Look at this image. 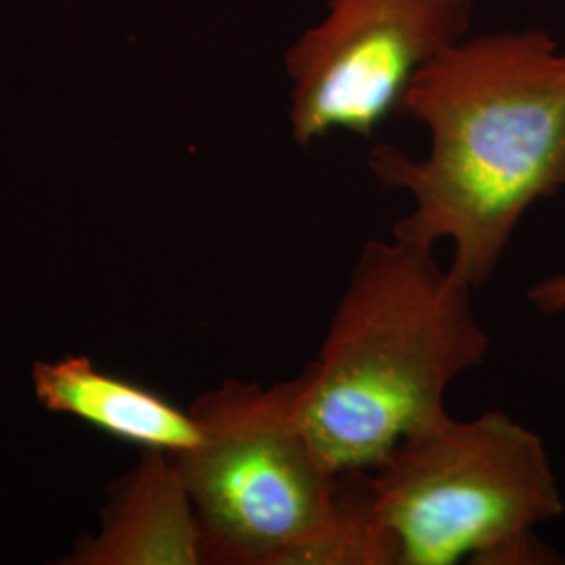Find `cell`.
Segmentation results:
<instances>
[{
	"label": "cell",
	"mask_w": 565,
	"mask_h": 565,
	"mask_svg": "<svg viewBox=\"0 0 565 565\" xmlns=\"http://www.w3.org/2000/svg\"><path fill=\"white\" fill-rule=\"evenodd\" d=\"M32 384L46 411L72 415L145 450L179 455L203 443L202 424L191 408L184 411L153 390L109 375L86 356L34 364Z\"/></svg>",
	"instance_id": "cell-7"
},
{
	"label": "cell",
	"mask_w": 565,
	"mask_h": 565,
	"mask_svg": "<svg viewBox=\"0 0 565 565\" xmlns=\"http://www.w3.org/2000/svg\"><path fill=\"white\" fill-rule=\"evenodd\" d=\"M298 375L228 380L191 404L203 443L170 455L195 507L203 564L396 565L366 469L338 473L298 411Z\"/></svg>",
	"instance_id": "cell-3"
},
{
	"label": "cell",
	"mask_w": 565,
	"mask_h": 565,
	"mask_svg": "<svg viewBox=\"0 0 565 565\" xmlns=\"http://www.w3.org/2000/svg\"><path fill=\"white\" fill-rule=\"evenodd\" d=\"M61 564H203L195 507L177 461L147 450L111 494L102 530L82 536Z\"/></svg>",
	"instance_id": "cell-6"
},
{
	"label": "cell",
	"mask_w": 565,
	"mask_h": 565,
	"mask_svg": "<svg viewBox=\"0 0 565 565\" xmlns=\"http://www.w3.org/2000/svg\"><path fill=\"white\" fill-rule=\"evenodd\" d=\"M369 503L396 565L551 564L536 525L564 513L541 436L507 413L448 411L366 469Z\"/></svg>",
	"instance_id": "cell-4"
},
{
	"label": "cell",
	"mask_w": 565,
	"mask_h": 565,
	"mask_svg": "<svg viewBox=\"0 0 565 565\" xmlns=\"http://www.w3.org/2000/svg\"><path fill=\"white\" fill-rule=\"evenodd\" d=\"M473 291L431 245L364 243L321 350L298 375L303 429L333 471L373 469L446 413L448 385L490 348Z\"/></svg>",
	"instance_id": "cell-2"
},
{
	"label": "cell",
	"mask_w": 565,
	"mask_h": 565,
	"mask_svg": "<svg viewBox=\"0 0 565 565\" xmlns=\"http://www.w3.org/2000/svg\"><path fill=\"white\" fill-rule=\"evenodd\" d=\"M527 300L545 315H559L565 310V273L551 275L543 281L536 282L527 291Z\"/></svg>",
	"instance_id": "cell-8"
},
{
	"label": "cell",
	"mask_w": 565,
	"mask_h": 565,
	"mask_svg": "<svg viewBox=\"0 0 565 565\" xmlns=\"http://www.w3.org/2000/svg\"><path fill=\"white\" fill-rule=\"evenodd\" d=\"M476 0H329V15L287 55L291 137L343 130L371 139L401 111L425 63L465 39Z\"/></svg>",
	"instance_id": "cell-5"
},
{
	"label": "cell",
	"mask_w": 565,
	"mask_h": 565,
	"mask_svg": "<svg viewBox=\"0 0 565 565\" xmlns=\"http://www.w3.org/2000/svg\"><path fill=\"white\" fill-rule=\"evenodd\" d=\"M398 114L431 147L369 153L375 179L413 200L392 235L450 243L448 270L480 289L525 212L565 186V51L536 30L463 39L417 72Z\"/></svg>",
	"instance_id": "cell-1"
}]
</instances>
